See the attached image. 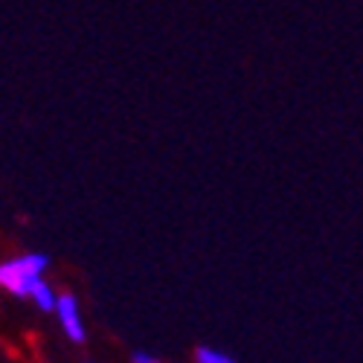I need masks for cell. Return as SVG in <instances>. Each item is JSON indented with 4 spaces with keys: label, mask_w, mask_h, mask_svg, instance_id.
Returning <instances> with one entry per match:
<instances>
[{
    "label": "cell",
    "mask_w": 363,
    "mask_h": 363,
    "mask_svg": "<svg viewBox=\"0 0 363 363\" xmlns=\"http://www.w3.org/2000/svg\"><path fill=\"white\" fill-rule=\"evenodd\" d=\"M131 363H160V360H157L155 354H148V352H134Z\"/></svg>",
    "instance_id": "5"
},
{
    "label": "cell",
    "mask_w": 363,
    "mask_h": 363,
    "mask_svg": "<svg viewBox=\"0 0 363 363\" xmlns=\"http://www.w3.org/2000/svg\"><path fill=\"white\" fill-rule=\"evenodd\" d=\"M84 363H94V360H84Z\"/></svg>",
    "instance_id": "6"
},
{
    "label": "cell",
    "mask_w": 363,
    "mask_h": 363,
    "mask_svg": "<svg viewBox=\"0 0 363 363\" xmlns=\"http://www.w3.org/2000/svg\"><path fill=\"white\" fill-rule=\"evenodd\" d=\"M47 262L50 259L44 253H26V256L9 259L0 264V285L15 296H33V288L38 285Z\"/></svg>",
    "instance_id": "1"
},
{
    "label": "cell",
    "mask_w": 363,
    "mask_h": 363,
    "mask_svg": "<svg viewBox=\"0 0 363 363\" xmlns=\"http://www.w3.org/2000/svg\"><path fill=\"white\" fill-rule=\"evenodd\" d=\"M33 302L41 308V311H55V306H58V296L52 294V288L44 282V279H38V285L33 288Z\"/></svg>",
    "instance_id": "3"
},
{
    "label": "cell",
    "mask_w": 363,
    "mask_h": 363,
    "mask_svg": "<svg viewBox=\"0 0 363 363\" xmlns=\"http://www.w3.org/2000/svg\"><path fill=\"white\" fill-rule=\"evenodd\" d=\"M195 357H198V363H235L230 354H224L218 349H209V346H201L195 352Z\"/></svg>",
    "instance_id": "4"
},
{
    "label": "cell",
    "mask_w": 363,
    "mask_h": 363,
    "mask_svg": "<svg viewBox=\"0 0 363 363\" xmlns=\"http://www.w3.org/2000/svg\"><path fill=\"white\" fill-rule=\"evenodd\" d=\"M55 314H58V323H62V328H65V335L73 343H84L87 331H84V323H82V314H79V302H76L73 294H62V296H58Z\"/></svg>",
    "instance_id": "2"
}]
</instances>
